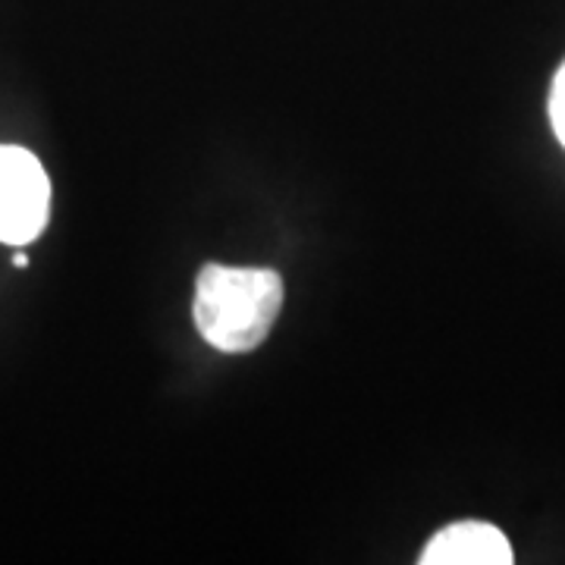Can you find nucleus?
I'll return each mask as SVG.
<instances>
[{
	"instance_id": "1",
	"label": "nucleus",
	"mask_w": 565,
	"mask_h": 565,
	"mask_svg": "<svg viewBox=\"0 0 565 565\" xmlns=\"http://www.w3.org/2000/svg\"><path fill=\"white\" fill-rule=\"evenodd\" d=\"M282 308V280L267 267L207 264L195 282L192 318L204 343L239 355L267 340Z\"/></svg>"
},
{
	"instance_id": "2",
	"label": "nucleus",
	"mask_w": 565,
	"mask_h": 565,
	"mask_svg": "<svg viewBox=\"0 0 565 565\" xmlns=\"http://www.w3.org/2000/svg\"><path fill=\"white\" fill-rule=\"evenodd\" d=\"M51 214V182L41 161L17 145H0V243L39 239Z\"/></svg>"
},
{
	"instance_id": "3",
	"label": "nucleus",
	"mask_w": 565,
	"mask_h": 565,
	"mask_svg": "<svg viewBox=\"0 0 565 565\" xmlns=\"http://www.w3.org/2000/svg\"><path fill=\"white\" fill-rule=\"evenodd\" d=\"M515 559L505 534L487 522H456L430 537L422 565H509Z\"/></svg>"
},
{
	"instance_id": "4",
	"label": "nucleus",
	"mask_w": 565,
	"mask_h": 565,
	"mask_svg": "<svg viewBox=\"0 0 565 565\" xmlns=\"http://www.w3.org/2000/svg\"><path fill=\"white\" fill-rule=\"evenodd\" d=\"M550 122H553L556 139L563 141L565 148V63L559 66L553 88H550Z\"/></svg>"
},
{
	"instance_id": "5",
	"label": "nucleus",
	"mask_w": 565,
	"mask_h": 565,
	"mask_svg": "<svg viewBox=\"0 0 565 565\" xmlns=\"http://www.w3.org/2000/svg\"><path fill=\"white\" fill-rule=\"evenodd\" d=\"M13 264H17V267H25V264H29V258H25L22 252H17V255H13Z\"/></svg>"
}]
</instances>
